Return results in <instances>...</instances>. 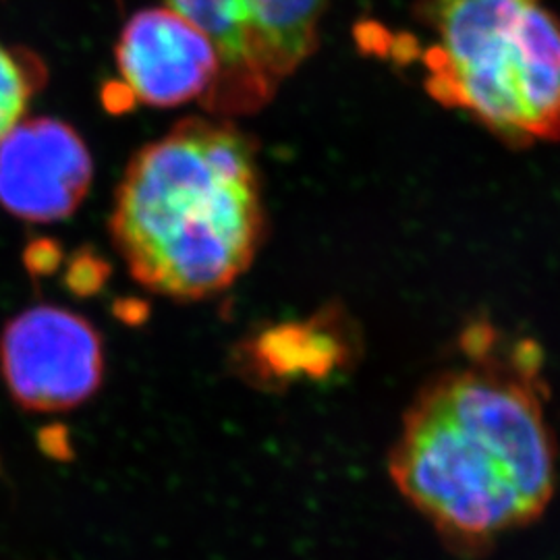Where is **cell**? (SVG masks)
Listing matches in <instances>:
<instances>
[{
  "mask_svg": "<svg viewBox=\"0 0 560 560\" xmlns=\"http://www.w3.org/2000/svg\"><path fill=\"white\" fill-rule=\"evenodd\" d=\"M92 175L85 143L60 120H20L0 138V203L18 219H69L85 200Z\"/></svg>",
  "mask_w": 560,
  "mask_h": 560,
  "instance_id": "obj_6",
  "label": "cell"
},
{
  "mask_svg": "<svg viewBox=\"0 0 560 560\" xmlns=\"http://www.w3.org/2000/svg\"><path fill=\"white\" fill-rule=\"evenodd\" d=\"M324 0H168L221 57L210 98L222 110L254 108L316 46Z\"/></svg>",
  "mask_w": 560,
  "mask_h": 560,
  "instance_id": "obj_4",
  "label": "cell"
},
{
  "mask_svg": "<svg viewBox=\"0 0 560 560\" xmlns=\"http://www.w3.org/2000/svg\"><path fill=\"white\" fill-rule=\"evenodd\" d=\"M428 88L515 141L560 133V15L546 0H432Z\"/></svg>",
  "mask_w": 560,
  "mask_h": 560,
  "instance_id": "obj_3",
  "label": "cell"
},
{
  "mask_svg": "<svg viewBox=\"0 0 560 560\" xmlns=\"http://www.w3.org/2000/svg\"><path fill=\"white\" fill-rule=\"evenodd\" d=\"M110 237L129 275L159 298L189 303L226 291L266 237L254 145L201 119L148 143L120 179Z\"/></svg>",
  "mask_w": 560,
  "mask_h": 560,
  "instance_id": "obj_2",
  "label": "cell"
},
{
  "mask_svg": "<svg viewBox=\"0 0 560 560\" xmlns=\"http://www.w3.org/2000/svg\"><path fill=\"white\" fill-rule=\"evenodd\" d=\"M0 372L9 395L25 411H69L101 390L104 340L78 312L34 305L4 326Z\"/></svg>",
  "mask_w": 560,
  "mask_h": 560,
  "instance_id": "obj_5",
  "label": "cell"
},
{
  "mask_svg": "<svg viewBox=\"0 0 560 560\" xmlns=\"http://www.w3.org/2000/svg\"><path fill=\"white\" fill-rule=\"evenodd\" d=\"M117 67L127 98L159 108L210 96L221 78L214 44L171 7L145 9L127 21Z\"/></svg>",
  "mask_w": 560,
  "mask_h": 560,
  "instance_id": "obj_7",
  "label": "cell"
},
{
  "mask_svg": "<svg viewBox=\"0 0 560 560\" xmlns=\"http://www.w3.org/2000/svg\"><path fill=\"white\" fill-rule=\"evenodd\" d=\"M40 67L25 52L0 40V138L20 122L38 90Z\"/></svg>",
  "mask_w": 560,
  "mask_h": 560,
  "instance_id": "obj_8",
  "label": "cell"
},
{
  "mask_svg": "<svg viewBox=\"0 0 560 560\" xmlns=\"http://www.w3.org/2000/svg\"><path fill=\"white\" fill-rule=\"evenodd\" d=\"M388 476L457 550L538 520L555 494L557 446L536 363L483 351L425 382L402 416Z\"/></svg>",
  "mask_w": 560,
  "mask_h": 560,
  "instance_id": "obj_1",
  "label": "cell"
}]
</instances>
